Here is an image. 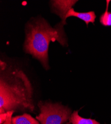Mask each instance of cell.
<instances>
[{
	"mask_svg": "<svg viewBox=\"0 0 111 124\" xmlns=\"http://www.w3.org/2000/svg\"><path fill=\"white\" fill-rule=\"evenodd\" d=\"M33 88L31 82L21 70L3 75L0 81V114L17 110L33 111Z\"/></svg>",
	"mask_w": 111,
	"mask_h": 124,
	"instance_id": "1",
	"label": "cell"
},
{
	"mask_svg": "<svg viewBox=\"0 0 111 124\" xmlns=\"http://www.w3.org/2000/svg\"><path fill=\"white\" fill-rule=\"evenodd\" d=\"M62 28H53L44 19H40L26 26L25 50L41 62L47 69L48 51L50 41L55 40L64 46L66 41Z\"/></svg>",
	"mask_w": 111,
	"mask_h": 124,
	"instance_id": "2",
	"label": "cell"
},
{
	"mask_svg": "<svg viewBox=\"0 0 111 124\" xmlns=\"http://www.w3.org/2000/svg\"><path fill=\"white\" fill-rule=\"evenodd\" d=\"M38 106L40 113L36 119L41 124H62L71 115L70 109L59 103L40 101Z\"/></svg>",
	"mask_w": 111,
	"mask_h": 124,
	"instance_id": "3",
	"label": "cell"
},
{
	"mask_svg": "<svg viewBox=\"0 0 111 124\" xmlns=\"http://www.w3.org/2000/svg\"><path fill=\"white\" fill-rule=\"evenodd\" d=\"M78 1H52L51 3L54 12L62 19V22L66 24V16L69 10Z\"/></svg>",
	"mask_w": 111,
	"mask_h": 124,
	"instance_id": "4",
	"label": "cell"
},
{
	"mask_svg": "<svg viewBox=\"0 0 111 124\" xmlns=\"http://www.w3.org/2000/svg\"><path fill=\"white\" fill-rule=\"evenodd\" d=\"M70 16H74L81 19L85 23L87 26H88L89 23H92L94 24L96 18V15L94 11L80 13L75 11L73 8L70 9L67 13L66 16V19Z\"/></svg>",
	"mask_w": 111,
	"mask_h": 124,
	"instance_id": "5",
	"label": "cell"
},
{
	"mask_svg": "<svg viewBox=\"0 0 111 124\" xmlns=\"http://www.w3.org/2000/svg\"><path fill=\"white\" fill-rule=\"evenodd\" d=\"M70 123L72 124H100L96 120L91 119H86L78 114V111H75L69 119Z\"/></svg>",
	"mask_w": 111,
	"mask_h": 124,
	"instance_id": "6",
	"label": "cell"
},
{
	"mask_svg": "<svg viewBox=\"0 0 111 124\" xmlns=\"http://www.w3.org/2000/svg\"><path fill=\"white\" fill-rule=\"evenodd\" d=\"M12 122L13 124H40L36 119L26 113L13 117Z\"/></svg>",
	"mask_w": 111,
	"mask_h": 124,
	"instance_id": "7",
	"label": "cell"
},
{
	"mask_svg": "<svg viewBox=\"0 0 111 124\" xmlns=\"http://www.w3.org/2000/svg\"><path fill=\"white\" fill-rule=\"evenodd\" d=\"M111 1H106V9L105 12L100 17V22L102 25L108 27L111 26V12H109V5Z\"/></svg>",
	"mask_w": 111,
	"mask_h": 124,
	"instance_id": "8",
	"label": "cell"
},
{
	"mask_svg": "<svg viewBox=\"0 0 111 124\" xmlns=\"http://www.w3.org/2000/svg\"><path fill=\"white\" fill-rule=\"evenodd\" d=\"M14 112V111H10L7 112V117L6 120L3 124H13L12 122V115Z\"/></svg>",
	"mask_w": 111,
	"mask_h": 124,
	"instance_id": "9",
	"label": "cell"
},
{
	"mask_svg": "<svg viewBox=\"0 0 111 124\" xmlns=\"http://www.w3.org/2000/svg\"><path fill=\"white\" fill-rule=\"evenodd\" d=\"M7 117V112L0 114V123L3 124L6 120Z\"/></svg>",
	"mask_w": 111,
	"mask_h": 124,
	"instance_id": "10",
	"label": "cell"
}]
</instances>
